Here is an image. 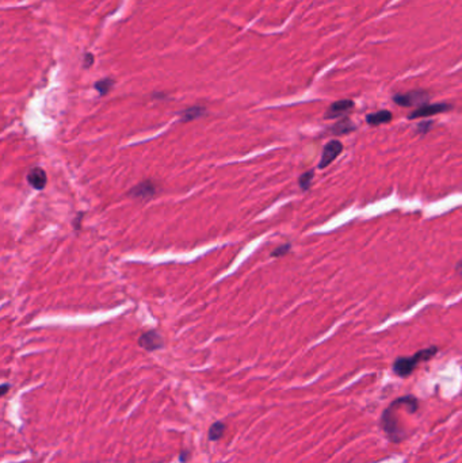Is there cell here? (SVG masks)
Returning a JSON list of instances; mask_svg holds the SVG:
<instances>
[{
    "label": "cell",
    "mask_w": 462,
    "mask_h": 463,
    "mask_svg": "<svg viewBox=\"0 0 462 463\" xmlns=\"http://www.w3.org/2000/svg\"><path fill=\"white\" fill-rule=\"evenodd\" d=\"M436 352H438V347H430L420 349V351H418L415 355H412L410 358H397L393 363L394 374L401 377V378L410 377L420 362L430 360L431 358L435 356Z\"/></svg>",
    "instance_id": "6da1fadb"
},
{
    "label": "cell",
    "mask_w": 462,
    "mask_h": 463,
    "mask_svg": "<svg viewBox=\"0 0 462 463\" xmlns=\"http://www.w3.org/2000/svg\"><path fill=\"white\" fill-rule=\"evenodd\" d=\"M381 426H382L385 435L388 436L390 442L400 443L401 440H404L405 436H407V433L400 426V423L397 421L396 408H394L393 402L383 411L382 416H381Z\"/></svg>",
    "instance_id": "7a4b0ae2"
},
{
    "label": "cell",
    "mask_w": 462,
    "mask_h": 463,
    "mask_svg": "<svg viewBox=\"0 0 462 463\" xmlns=\"http://www.w3.org/2000/svg\"><path fill=\"white\" fill-rule=\"evenodd\" d=\"M430 99V95L425 91H410L405 94H397L393 96L394 103L403 107H412V106H423Z\"/></svg>",
    "instance_id": "3957f363"
},
{
    "label": "cell",
    "mask_w": 462,
    "mask_h": 463,
    "mask_svg": "<svg viewBox=\"0 0 462 463\" xmlns=\"http://www.w3.org/2000/svg\"><path fill=\"white\" fill-rule=\"evenodd\" d=\"M450 109H453V106L447 105V103H434V105H423L420 106L419 109H416L415 111H412L410 114V119H416V118H425V116H435V114H441V113H446Z\"/></svg>",
    "instance_id": "277c9868"
},
{
    "label": "cell",
    "mask_w": 462,
    "mask_h": 463,
    "mask_svg": "<svg viewBox=\"0 0 462 463\" xmlns=\"http://www.w3.org/2000/svg\"><path fill=\"white\" fill-rule=\"evenodd\" d=\"M341 151H343V145H341L340 141L332 140V141L328 142L326 147H324V149H323V154H321V160L320 163H319V168H327V167L340 154Z\"/></svg>",
    "instance_id": "5b68a950"
},
{
    "label": "cell",
    "mask_w": 462,
    "mask_h": 463,
    "mask_svg": "<svg viewBox=\"0 0 462 463\" xmlns=\"http://www.w3.org/2000/svg\"><path fill=\"white\" fill-rule=\"evenodd\" d=\"M354 107V102L350 99H343L337 100L335 103H332L328 110L326 111V119H334V118H340V116H346L348 111L352 110Z\"/></svg>",
    "instance_id": "8992f818"
},
{
    "label": "cell",
    "mask_w": 462,
    "mask_h": 463,
    "mask_svg": "<svg viewBox=\"0 0 462 463\" xmlns=\"http://www.w3.org/2000/svg\"><path fill=\"white\" fill-rule=\"evenodd\" d=\"M138 344H140L144 349H147V351H156V349L163 348L164 342L163 337L160 336L159 332L149 331L145 332V333L140 337Z\"/></svg>",
    "instance_id": "52a82bcc"
},
{
    "label": "cell",
    "mask_w": 462,
    "mask_h": 463,
    "mask_svg": "<svg viewBox=\"0 0 462 463\" xmlns=\"http://www.w3.org/2000/svg\"><path fill=\"white\" fill-rule=\"evenodd\" d=\"M156 185L151 180L141 182L129 191V195L137 199H151L153 195L156 194Z\"/></svg>",
    "instance_id": "ba28073f"
},
{
    "label": "cell",
    "mask_w": 462,
    "mask_h": 463,
    "mask_svg": "<svg viewBox=\"0 0 462 463\" xmlns=\"http://www.w3.org/2000/svg\"><path fill=\"white\" fill-rule=\"evenodd\" d=\"M27 180H29V183H30L33 189L42 190L46 186V174H45L43 169L36 167V168H32L29 171Z\"/></svg>",
    "instance_id": "9c48e42d"
},
{
    "label": "cell",
    "mask_w": 462,
    "mask_h": 463,
    "mask_svg": "<svg viewBox=\"0 0 462 463\" xmlns=\"http://www.w3.org/2000/svg\"><path fill=\"white\" fill-rule=\"evenodd\" d=\"M366 121L372 126H378L381 123H388V122L392 121V113L388 110H381L378 111V113H373V114H369L366 116Z\"/></svg>",
    "instance_id": "30bf717a"
},
{
    "label": "cell",
    "mask_w": 462,
    "mask_h": 463,
    "mask_svg": "<svg viewBox=\"0 0 462 463\" xmlns=\"http://www.w3.org/2000/svg\"><path fill=\"white\" fill-rule=\"evenodd\" d=\"M355 130V126L352 125L350 118H343L340 121L335 123L334 126L330 127V132L336 136H341V134H347V133H351Z\"/></svg>",
    "instance_id": "8fae6325"
},
{
    "label": "cell",
    "mask_w": 462,
    "mask_h": 463,
    "mask_svg": "<svg viewBox=\"0 0 462 463\" xmlns=\"http://www.w3.org/2000/svg\"><path fill=\"white\" fill-rule=\"evenodd\" d=\"M226 429L225 423H222V421H215L214 424H211L209 428V432H208V436H209V440L211 442H218L221 437L224 436V432Z\"/></svg>",
    "instance_id": "7c38bea8"
},
{
    "label": "cell",
    "mask_w": 462,
    "mask_h": 463,
    "mask_svg": "<svg viewBox=\"0 0 462 463\" xmlns=\"http://www.w3.org/2000/svg\"><path fill=\"white\" fill-rule=\"evenodd\" d=\"M205 114V109L204 107H200V106H194V107H190L187 110H184L180 113V116H182V121L183 122H189V121H194L197 118H200Z\"/></svg>",
    "instance_id": "4fadbf2b"
},
{
    "label": "cell",
    "mask_w": 462,
    "mask_h": 463,
    "mask_svg": "<svg viewBox=\"0 0 462 463\" xmlns=\"http://www.w3.org/2000/svg\"><path fill=\"white\" fill-rule=\"evenodd\" d=\"M113 84H114V80L113 79H103L98 81V83H95V88H96V91L100 95H106L113 88Z\"/></svg>",
    "instance_id": "5bb4252c"
},
{
    "label": "cell",
    "mask_w": 462,
    "mask_h": 463,
    "mask_svg": "<svg viewBox=\"0 0 462 463\" xmlns=\"http://www.w3.org/2000/svg\"><path fill=\"white\" fill-rule=\"evenodd\" d=\"M313 175H315L313 171H308V172H304V174L299 176L298 185L304 191L309 190L310 185H312V179H313Z\"/></svg>",
    "instance_id": "9a60e30c"
},
{
    "label": "cell",
    "mask_w": 462,
    "mask_h": 463,
    "mask_svg": "<svg viewBox=\"0 0 462 463\" xmlns=\"http://www.w3.org/2000/svg\"><path fill=\"white\" fill-rule=\"evenodd\" d=\"M290 244H284V245H281L277 249H274L273 252H271V256L273 258H281V256H285L286 253L290 251Z\"/></svg>",
    "instance_id": "2e32d148"
},
{
    "label": "cell",
    "mask_w": 462,
    "mask_h": 463,
    "mask_svg": "<svg viewBox=\"0 0 462 463\" xmlns=\"http://www.w3.org/2000/svg\"><path fill=\"white\" fill-rule=\"evenodd\" d=\"M431 125H432V122L431 121H424L419 123V126H418V132H420L421 134H425V133L430 130Z\"/></svg>",
    "instance_id": "e0dca14e"
},
{
    "label": "cell",
    "mask_w": 462,
    "mask_h": 463,
    "mask_svg": "<svg viewBox=\"0 0 462 463\" xmlns=\"http://www.w3.org/2000/svg\"><path fill=\"white\" fill-rule=\"evenodd\" d=\"M189 458H190L189 451H182V454H180V461H182V462H187V459Z\"/></svg>",
    "instance_id": "ac0fdd59"
},
{
    "label": "cell",
    "mask_w": 462,
    "mask_h": 463,
    "mask_svg": "<svg viewBox=\"0 0 462 463\" xmlns=\"http://www.w3.org/2000/svg\"><path fill=\"white\" fill-rule=\"evenodd\" d=\"M10 389V385H3V386H0V395L5 394L7 391Z\"/></svg>",
    "instance_id": "d6986e66"
},
{
    "label": "cell",
    "mask_w": 462,
    "mask_h": 463,
    "mask_svg": "<svg viewBox=\"0 0 462 463\" xmlns=\"http://www.w3.org/2000/svg\"><path fill=\"white\" fill-rule=\"evenodd\" d=\"M91 63H92V56H91V54H87V56H85V65H91Z\"/></svg>",
    "instance_id": "ffe728a7"
}]
</instances>
